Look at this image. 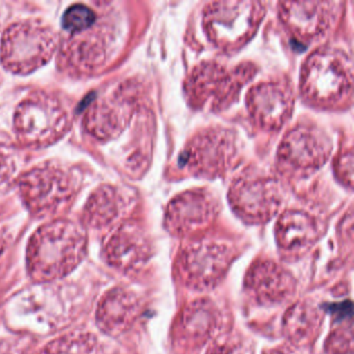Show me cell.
I'll list each match as a JSON object with an SVG mask.
<instances>
[{
    "instance_id": "6da1fadb",
    "label": "cell",
    "mask_w": 354,
    "mask_h": 354,
    "mask_svg": "<svg viewBox=\"0 0 354 354\" xmlns=\"http://www.w3.org/2000/svg\"><path fill=\"white\" fill-rule=\"evenodd\" d=\"M86 231L67 219H57L39 227L28 243L26 262L32 279L48 283L63 279L84 260Z\"/></svg>"
},
{
    "instance_id": "7a4b0ae2",
    "label": "cell",
    "mask_w": 354,
    "mask_h": 354,
    "mask_svg": "<svg viewBox=\"0 0 354 354\" xmlns=\"http://www.w3.org/2000/svg\"><path fill=\"white\" fill-rule=\"evenodd\" d=\"M352 61L339 49H317L304 62L300 73V92L304 100L321 109L337 107L351 99Z\"/></svg>"
},
{
    "instance_id": "3957f363",
    "label": "cell",
    "mask_w": 354,
    "mask_h": 354,
    "mask_svg": "<svg viewBox=\"0 0 354 354\" xmlns=\"http://www.w3.org/2000/svg\"><path fill=\"white\" fill-rule=\"evenodd\" d=\"M254 73L256 68L252 64L244 63L230 69L217 62H204L186 80V98L194 109L223 111L237 100Z\"/></svg>"
},
{
    "instance_id": "277c9868",
    "label": "cell",
    "mask_w": 354,
    "mask_h": 354,
    "mask_svg": "<svg viewBox=\"0 0 354 354\" xmlns=\"http://www.w3.org/2000/svg\"><path fill=\"white\" fill-rule=\"evenodd\" d=\"M59 45L57 32L41 20L16 22L6 30L0 59L12 73L26 75L50 61Z\"/></svg>"
},
{
    "instance_id": "5b68a950",
    "label": "cell",
    "mask_w": 354,
    "mask_h": 354,
    "mask_svg": "<svg viewBox=\"0 0 354 354\" xmlns=\"http://www.w3.org/2000/svg\"><path fill=\"white\" fill-rule=\"evenodd\" d=\"M264 15V3L261 1H214L205 8L203 26L214 46L235 51L252 40Z\"/></svg>"
},
{
    "instance_id": "8992f818",
    "label": "cell",
    "mask_w": 354,
    "mask_h": 354,
    "mask_svg": "<svg viewBox=\"0 0 354 354\" xmlns=\"http://www.w3.org/2000/svg\"><path fill=\"white\" fill-rule=\"evenodd\" d=\"M80 184L73 171L50 161L34 167L20 178V196L35 215L48 216L69 205Z\"/></svg>"
},
{
    "instance_id": "52a82bcc",
    "label": "cell",
    "mask_w": 354,
    "mask_h": 354,
    "mask_svg": "<svg viewBox=\"0 0 354 354\" xmlns=\"http://www.w3.org/2000/svg\"><path fill=\"white\" fill-rule=\"evenodd\" d=\"M69 127V111L59 99L47 93L24 99L14 115L16 136L28 147L49 146L63 138Z\"/></svg>"
},
{
    "instance_id": "ba28073f",
    "label": "cell",
    "mask_w": 354,
    "mask_h": 354,
    "mask_svg": "<svg viewBox=\"0 0 354 354\" xmlns=\"http://www.w3.org/2000/svg\"><path fill=\"white\" fill-rule=\"evenodd\" d=\"M241 145L227 128H207L192 136L182 155L188 171L196 177L215 179L231 171L239 162Z\"/></svg>"
},
{
    "instance_id": "9c48e42d",
    "label": "cell",
    "mask_w": 354,
    "mask_h": 354,
    "mask_svg": "<svg viewBox=\"0 0 354 354\" xmlns=\"http://www.w3.org/2000/svg\"><path fill=\"white\" fill-rule=\"evenodd\" d=\"M283 198L279 180L257 169L242 171L229 190L232 208L240 218L250 223H266L272 218L279 212Z\"/></svg>"
},
{
    "instance_id": "30bf717a",
    "label": "cell",
    "mask_w": 354,
    "mask_h": 354,
    "mask_svg": "<svg viewBox=\"0 0 354 354\" xmlns=\"http://www.w3.org/2000/svg\"><path fill=\"white\" fill-rule=\"evenodd\" d=\"M142 88L138 82H124L91 105L84 117L86 131L98 140L118 138L140 109Z\"/></svg>"
},
{
    "instance_id": "8fae6325",
    "label": "cell",
    "mask_w": 354,
    "mask_h": 354,
    "mask_svg": "<svg viewBox=\"0 0 354 354\" xmlns=\"http://www.w3.org/2000/svg\"><path fill=\"white\" fill-rule=\"evenodd\" d=\"M333 145L325 132L316 126L301 124L287 132L277 151L281 173L304 177L314 173L328 160Z\"/></svg>"
},
{
    "instance_id": "7c38bea8",
    "label": "cell",
    "mask_w": 354,
    "mask_h": 354,
    "mask_svg": "<svg viewBox=\"0 0 354 354\" xmlns=\"http://www.w3.org/2000/svg\"><path fill=\"white\" fill-rule=\"evenodd\" d=\"M232 260L233 250L227 244L216 240H198L188 244L180 254V277L188 287L211 289L225 277Z\"/></svg>"
},
{
    "instance_id": "4fadbf2b",
    "label": "cell",
    "mask_w": 354,
    "mask_h": 354,
    "mask_svg": "<svg viewBox=\"0 0 354 354\" xmlns=\"http://www.w3.org/2000/svg\"><path fill=\"white\" fill-rule=\"evenodd\" d=\"M294 93L281 80L259 82L248 91L246 106L254 123L267 131L281 129L291 117Z\"/></svg>"
},
{
    "instance_id": "5bb4252c",
    "label": "cell",
    "mask_w": 354,
    "mask_h": 354,
    "mask_svg": "<svg viewBox=\"0 0 354 354\" xmlns=\"http://www.w3.org/2000/svg\"><path fill=\"white\" fill-rule=\"evenodd\" d=\"M218 211V201L212 192L188 190L176 196L167 205L165 227L173 235H188L210 225Z\"/></svg>"
},
{
    "instance_id": "9a60e30c",
    "label": "cell",
    "mask_w": 354,
    "mask_h": 354,
    "mask_svg": "<svg viewBox=\"0 0 354 354\" xmlns=\"http://www.w3.org/2000/svg\"><path fill=\"white\" fill-rule=\"evenodd\" d=\"M337 6L331 1H283L279 3V17L290 34L298 40L310 42L326 34L335 24Z\"/></svg>"
},
{
    "instance_id": "2e32d148",
    "label": "cell",
    "mask_w": 354,
    "mask_h": 354,
    "mask_svg": "<svg viewBox=\"0 0 354 354\" xmlns=\"http://www.w3.org/2000/svg\"><path fill=\"white\" fill-rule=\"evenodd\" d=\"M104 252L107 262L125 273L142 270L152 254L147 234L134 221H124L113 230L105 244Z\"/></svg>"
},
{
    "instance_id": "e0dca14e",
    "label": "cell",
    "mask_w": 354,
    "mask_h": 354,
    "mask_svg": "<svg viewBox=\"0 0 354 354\" xmlns=\"http://www.w3.org/2000/svg\"><path fill=\"white\" fill-rule=\"evenodd\" d=\"M248 293L262 304H281L291 299L295 293L293 275L273 261L254 263L245 277Z\"/></svg>"
},
{
    "instance_id": "ac0fdd59",
    "label": "cell",
    "mask_w": 354,
    "mask_h": 354,
    "mask_svg": "<svg viewBox=\"0 0 354 354\" xmlns=\"http://www.w3.org/2000/svg\"><path fill=\"white\" fill-rule=\"evenodd\" d=\"M133 204L134 198L129 192L119 186L105 184L88 198L84 207V223L93 229L113 227L123 221Z\"/></svg>"
},
{
    "instance_id": "d6986e66",
    "label": "cell",
    "mask_w": 354,
    "mask_h": 354,
    "mask_svg": "<svg viewBox=\"0 0 354 354\" xmlns=\"http://www.w3.org/2000/svg\"><path fill=\"white\" fill-rule=\"evenodd\" d=\"M142 306L136 293L125 288H113L99 304L97 324L103 333L118 337L131 328Z\"/></svg>"
},
{
    "instance_id": "ffe728a7",
    "label": "cell",
    "mask_w": 354,
    "mask_h": 354,
    "mask_svg": "<svg viewBox=\"0 0 354 354\" xmlns=\"http://www.w3.org/2000/svg\"><path fill=\"white\" fill-rule=\"evenodd\" d=\"M319 233L314 217L301 210L285 211L275 225L277 244L281 250L292 254L313 245L318 239Z\"/></svg>"
},
{
    "instance_id": "44dd1931",
    "label": "cell",
    "mask_w": 354,
    "mask_h": 354,
    "mask_svg": "<svg viewBox=\"0 0 354 354\" xmlns=\"http://www.w3.org/2000/svg\"><path fill=\"white\" fill-rule=\"evenodd\" d=\"M221 315L215 304L208 299L190 302L179 320L180 335L192 345H201L216 333Z\"/></svg>"
},
{
    "instance_id": "7402d4cb",
    "label": "cell",
    "mask_w": 354,
    "mask_h": 354,
    "mask_svg": "<svg viewBox=\"0 0 354 354\" xmlns=\"http://www.w3.org/2000/svg\"><path fill=\"white\" fill-rule=\"evenodd\" d=\"M64 65L76 73H92L107 59L106 42L102 37H73L62 46Z\"/></svg>"
},
{
    "instance_id": "603a6c76",
    "label": "cell",
    "mask_w": 354,
    "mask_h": 354,
    "mask_svg": "<svg viewBox=\"0 0 354 354\" xmlns=\"http://www.w3.org/2000/svg\"><path fill=\"white\" fill-rule=\"evenodd\" d=\"M321 322L320 313L312 304L298 302L286 313L283 331L291 343L301 346L316 337Z\"/></svg>"
},
{
    "instance_id": "cb8c5ba5",
    "label": "cell",
    "mask_w": 354,
    "mask_h": 354,
    "mask_svg": "<svg viewBox=\"0 0 354 354\" xmlns=\"http://www.w3.org/2000/svg\"><path fill=\"white\" fill-rule=\"evenodd\" d=\"M40 354H103V351L96 335L74 331L47 344Z\"/></svg>"
},
{
    "instance_id": "d4e9b609",
    "label": "cell",
    "mask_w": 354,
    "mask_h": 354,
    "mask_svg": "<svg viewBox=\"0 0 354 354\" xmlns=\"http://www.w3.org/2000/svg\"><path fill=\"white\" fill-rule=\"evenodd\" d=\"M96 13L91 8L77 3L70 7L63 16V28L71 35L82 34L96 22Z\"/></svg>"
},
{
    "instance_id": "484cf974",
    "label": "cell",
    "mask_w": 354,
    "mask_h": 354,
    "mask_svg": "<svg viewBox=\"0 0 354 354\" xmlns=\"http://www.w3.org/2000/svg\"><path fill=\"white\" fill-rule=\"evenodd\" d=\"M207 354H254V350L246 339L233 335L215 342Z\"/></svg>"
},
{
    "instance_id": "4316f807",
    "label": "cell",
    "mask_w": 354,
    "mask_h": 354,
    "mask_svg": "<svg viewBox=\"0 0 354 354\" xmlns=\"http://www.w3.org/2000/svg\"><path fill=\"white\" fill-rule=\"evenodd\" d=\"M16 171L17 160L13 149L8 142L0 140V187L12 179Z\"/></svg>"
},
{
    "instance_id": "83f0119b",
    "label": "cell",
    "mask_w": 354,
    "mask_h": 354,
    "mask_svg": "<svg viewBox=\"0 0 354 354\" xmlns=\"http://www.w3.org/2000/svg\"><path fill=\"white\" fill-rule=\"evenodd\" d=\"M328 354H351L352 352V328L342 327L335 330L326 344Z\"/></svg>"
},
{
    "instance_id": "f1b7e54d",
    "label": "cell",
    "mask_w": 354,
    "mask_h": 354,
    "mask_svg": "<svg viewBox=\"0 0 354 354\" xmlns=\"http://www.w3.org/2000/svg\"><path fill=\"white\" fill-rule=\"evenodd\" d=\"M353 156H352V151L349 150L348 152L344 153L337 159V174L339 176V179L344 182V183L349 185L350 187L352 186V182H353Z\"/></svg>"
},
{
    "instance_id": "f546056e",
    "label": "cell",
    "mask_w": 354,
    "mask_h": 354,
    "mask_svg": "<svg viewBox=\"0 0 354 354\" xmlns=\"http://www.w3.org/2000/svg\"><path fill=\"white\" fill-rule=\"evenodd\" d=\"M0 354H24L9 342H0Z\"/></svg>"
},
{
    "instance_id": "4dcf8cb0",
    "label": "cell",
    "mask_w": 354,
    "mask_h": 354,
    "mask_svg": "<svg viewBox=\"0 0 354 354\" xmlns=\"http://www.w3.org/2000/svg\"><path fill=\"white\" fill-rule=\"evenodd\" d=\"M266 354H287L285 352L279 351V350H272V351L268 352Z\"/></svg>"
}]
</instances>
